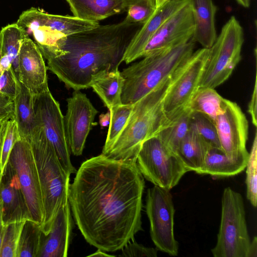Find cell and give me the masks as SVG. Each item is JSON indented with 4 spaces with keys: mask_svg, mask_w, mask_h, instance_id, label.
<instances>
[{
    "mask_svg": "<svg viewBox=\"0 0 257 257\" xmlns=\"http://www.w3.org/2000/svg\"><path fill=\"white\" fill-rule=\"evenodd\" d=\"M76 173L68 199L81 234L97 249L121 250L143 230L145 181L137 164L101 154L84 161Z\"/></svg>",
    "mask_w": 257,
    "mask_h": 257,
    "instance_id": "6da1fadb",
    "label": "cell"
},
{
    "mask_svg": "<svg viewBox=\"0 0 257 257\" xmlns=\"http://www.w3.org/2000/svg\"><path fill=\"white\" fill-rule=\"evenodd\" d=\"M137 25L124 20L99 25L64 37L53 49L41 52L47 69L67 88H88L93 76L119 67L128 44L139 29H136Z\"/></svg>",
    "mask_w": 257,
    "mask_h": 257,
    "instance_id": "7a4b0ae2",
    "label": "cell"
},
{
    "mask_svg": "<svg viewBox=\"0 0 257 257\" xmlns=\"http://www.w3.org/2000/svg\"><path fill=\"white\" fill-rule=\"evenodd\" d=\"M173 75L134 104L124 129L111 148L104 155L114 160L136 163L142 144L157 136L169 120L164 111L163 102Z\"/></svg>",
    "mask_w": 257,
    "mask_h": 257,
    "instance_id": "3957f363",
    "label": "cell"
},
{
    "mask_svg": "<svg viewBox=\"0 0 257 257\" xmlns=\"http://www.w3.org/2000/svg\"><path fill=\"white\" fill-rule=\"evenodd\" d=\"M195 42L187 43L155 53L124 68L121 99L133 104L169 79L194 52Z\"/></svg>",
    "mask_w": 257,
    "mask_h": 257,
    "instance_id": "277c9868",
    "label": "cell"
},
{
    "mask_svg": "<svg viewBox=\"0 0 257 257\" xmlns=\"http://www.w3.org/2000/svg\"><path fill=\"white\" fill-rule=\"evenodd\" d=\"M27 140L32 149L39 179L44 207L41 228L46 235L50 231L60 208L68 202L70 175L62 168L37 117L35 126Z\"/></svg>",
    "mask_w": 257,
    "mask_h": 257,
    "instance_id": "5b68a950",
    "label": "cell"
},
{
    "mask_svg": "<svg viewBox=\"0 0 257 257\" xmlns=\"http://www.w3.org/2000/svg\"><path fill=\"white\" fill-rule=\"evenodd\" d=\"M250 240L242 195L230 187L221 198V216L217 242L211 249L214 257H246Z\"/></svg>",
    "mask_w": 257,
    "mask_h": 257,
    "instance_id": "8992f818",
    "label": "cell"
},
{
    "mask_svg": "<svg viewBox=\"0 0 257 257\" xmlns=\"http://www.w3.org/2000/svg\"><path fill=\"white\" fill-rule=\"evenodd\" d=\"M243 31L239 22L231 16L222 28L210 49L200 87L215 88L225 81L241 60Z\"/></svg>",
    "mask_w": 257,
    "mask_h": 257,
    "instance_id": "52a82bcc",
    "label": "cell"
},
{
    "mask_svg": "<svg viewBox=\"0 0 257 257\" xmlns=\"http://www.w3.org/2000/svg\"><path fill=\"white\" fill-rule=\"evenodd\" d=\"M136 164L144 178L168 190L176 186L188 172L178 156L167 148L157 136L142 144Z\"/></svg>",
    "mask_w": 257,
    "mask_h": 257,
    "instance_id": "ba28073f",
    "label": "cell"
},
{
    "mask_svg": "<svg viewBox=\"0 0 257 257\" xmlns=\"http://www.w3.org/2000/svg\"><path fill=\"white\" fill-rule=\"evenodd\" d=\"M146 210L150 224V235L158 250L172 256L178 253L174 235L175 210L170 190L154 185L147 191Z\"/></svg>",
    "mask_w": 257,
    "mask_h": 257,
    "instance_id": "9c48e42d",
    "label": "cell"
},
{
    "mask_svg": "<svg viewBox=\"0 0 257 257\" xmlns=\"http://www.w3.org/2000/svg\"><path fill=\"white\" fill-rule=\"evenodd\" d=\"M210 53L209 48L194 51L177 70L163 102V109L170 118L187 107L200 88V83Z\"/></svg>",
    "mask_w": 257,
    "mask_h": 257,
    "instance_id": "30bf717a",
    "label": "cell"
},
{
    "mask_svg": "<svg viewBox=\"0 0 257 257\" xmlns=\"http://www.w3.org/2000/svg\"><path fill=\"white\" fill-rule=\"evenodd\" d=\"M35 114L49 142L54 148L64 170L69 175L76 172L70 159V150L66 136L64 115L59 103L48 86L33 95Z\"/></svg>",
    "mask_w": 257,
    "mask_h": 257,
    "instance_id": "8fae6325",
    "label": "cell"
},
{
    "mask_svg": "<svg viewBox=\"0 0 257 257\" xmlns=\"http://www.w3.org/2000/svg\"><path fill=\"white\" fill-rule=\"evenodd\" d=\"M8 163L18 178L32 220L41 226L44 207L38 175L29 143L20 138L9 155Z\"/></svg>",
    "mask_w": 257,
    "mask_h": 257,
    "instance_id": "7c38bea8",
    "label": "cell"
},
{
    "mask_svg": "<svg viewBox=\"0 0 257 257\" xmlns=\"http://www.w3.org/2000/svg\"><path fill=\"white\" fill-rule=\"evenodd\" d=\"M33 25V35L40 45L53 48L68 36L94 28L98 22L84 21L74 16L49 14L32 7L19 17Z\"/></svg>",
    "mask_w": 257,
    "mask_h": 257,
    "instance_id": "4fadbf2b",
    "label": "cell"
},
{
    "mask_svg": "<svg viewBox=\"0 0 257 257\" xmlns=\"http://www.w3.org/2000/svg\"><path fill=\"white\" fill-rule=\"evenodd\" d=\"M215 125L221 148L227 156L234 161H247L248 123L239 105L224 98Z\"/></svg>",
    "mask_w": 257,
    "mask_h": 257,
    "instance_id": "5bb4252c",
    "label": "cell"
},
{
    "mask_svg": "<svg viewBox=\"0 0 257 257\" xmlns=\"http://www.w3.org/2000/svg\"><path fill=\"white\" fill-rule=\"evenodd\" d=\"M66 101L67 110L64 116L66 136L70 151L78 156L83 153L98 111L80 90H74Z\"/></svg>",
    "mask_w": 257,
    "mask_h": 257,
    "instance_id": "9a60e30c",
    "label": "cell"
},
{
    "mask_svg": "<svg viewBox=\"0 0 257 257\" xmlns=\"http://www.w3.org/2000/svg\"><path fill=\"white\" fill-rule=\"evenodd\" d=\"M195 24L191 2L165 22L150 39L141 58L164 51L191 40Z\"/></svg>",
    "mask_w": 257,
    "mask_h": 257,
    "instance_id": "2e32d148",
    "label": "cell"
},
{
    "mask_svg": "<svg viewBox=\"0 0 257 257\" xmlns=\"http://www.w3.org/2000/svg\"><path fill=\"white\" fill-rule=\"evenodd\" d=\"M44 58L29 36L22 41L18 58V78L33 95L48 86V69Z\"/></svg>",
    "mask_w": 257,
    "mask_h": 257,
    "instance_id": "e0dca14e",
    "label": "cell"
},
{
    "mask_svg": "<svg viewBox=\"0 0 257 257\" xmlns=\"http://www.w3.org/2000/svg\"><path fill=\"white\" fill-rule=\"evenodd\" d=\"M0 207L3 225L32 220L18 178L8 162L0 183Z\"/></svg>",
    "mask_w": 257,
    "mask_h": 257,
    "instance_id": "ac0fdd59",
    "label": "cell"
},
{
    "mask_svg": "<svg viewBox=\"0 0 257 257\" xmlns=\"http://www.w3.org/2000/svg\"><path fill=\"white\" fill-rule=\"evenodd\" d=\"M190 2V0H169L157 9L133 36L125 50L122 61L128 64L141 58L144 47L155 33L169 18Z\"/></svg>",
    "mask_w": 257,
    "mask_h": 257,
    "instance_id": "d6986e66",
    "label": "cell"
},
{
    "mask_svg": "<svg viewBox=\"0 0 257 257\" xmlns=\"http://www.w3.org/2000/svg\"><path fill=\"white\" fill-rule=\"evenodd\" d=\"M70 211L68 202L58 211L49 233H42L37 257L67 256L72 226Z\"/></svg>",
    "mask_w": 257,
    "mask_h": 257,
    "instance_id": "ffe728a7",
    "label": "cell"
},
{
    "mask_svg": "<svg viewBox=\"0 0 257 257\" xmlns=\"http://www.w3.org/2000/svg\"><path fill=\"white\" fill-rule=\"evenodd\" d=\"M195 30L191 40L203 48H210L216 38L215 18L217 7L213 0H190Z\"/></svg>",
    "mask_w": 257,
    "mask_h": 257,
    "instance_id": "44dd1931",
    "label": "cell"
},
{
    "mask_svg": "<svg viewBox=\"0 0 257 257\" xmlns=\"http://www.w3.org/2000/svg\"><path fill=\"white\" fill-rule=\"evenodd\" d=\"M73 16L98 22L125 11L126 0H66Z\"/></svg>",
    "mask_w": 257,
    "mask_h": 257,
    "instance_id": "7402d4cb",
    "label": "cell"
},
{
    "mask_svg": "<svg viewBox=\"0 0 257 257\" xmlns=\"http://www.w3.org/2000/svg\"><path fill=\"white\" fill-rule=\"evenodd\" d=\"M212 147L190 126L182 141L177 155L188 171L200 174L208 150Z\"/></svg>",
    "mask_w": 257,
    "mask_h": 257,
    "instance_id": "603a6c76",
    "label": "cell"
},
{
    "mask_svg": "<svg viewBox=\"0 0 257 257\" xmlns=\"http://www.w3.org/2000/svg\"><path fill=\"white\" fill-rule=\"evenodd\" d=\"M123 84L124 79L117 68L111 71L101 72L93 76L90 87L110 110L122 104L121 96Z\"/></svg>",
    "mask_w": 257,
    "mask_h": 257,
    "instance_id": "cb8c5ba5",
    "label": "cell"
},
{
    "mask_svg": "<svg viewBox=\"0 0 257 257\" xmlns=\"http://www.w3.org/2000/svg\"><path fill=\"white\" fill-rule=\"evenodd\" d=\"M15 117L21 138L28 140L36 123L33 95L18 80L14 98Z\"/></svg>",
    "mask_w": 257,
    "mask_h": 257,
    "instance_id": "d4e9b609",
    "label": "cell"
},
{
    "mask_svg": "<svg viewBox=\"0 0 257 257\" xmlns=\"http://www.w3.org/2000/svg\"><path fill=\"white\" fill-rule=\"evenodd\" d=\"M247 161H234L221 149L211 147L208 150L200 174H208L218 179L233 176L245 169Z\"/></svg>",
    "mask_w": 257,
    "mask_h": 257,
    "instance_id": "484cf974",
    "label": "cell"
},
{
    "mask_svg": "<svg viewBox=\"0 0 257 257\" xmlns=\"http://www.w3.org/2000/svg\"><path fill=\"white\" fill-rule=\"evenodd\" d=\"M192 111L189 106L171 118L157 136L169 150L177 155L180 144L190 128Z\"/></svg>",
    "mask_w": 257,
    "mask_h": 257,
    "instance_id": "4316f807",
    "label": "cell"
},
{
    "mask_svg": "<svg viewBox=\"0 0 257 257\" xmlns=\"http://www.w3.org/2000/svg\"><path fill=\"white\" fill-rule=\"evenodd\" d=\"M29 36L17 23L9 24L0 31L1 55H7L11 60L12 67L18 78V58L22 41Z\"/></svg>",
    "mask_w": 257,
    "mask_h": 257,
    "instance_id": "83f0119b",
    "label": "cell"
},
{
    "mask_svg": "<svg viewBox=\"0 0 257 257\" xmlns=\"http://www.w3.org/2000/svg\"><path fill=\"white\" fill-rule=\"evenodd\" d=\"M224 99L214 88L200 87L188 106L192 112L204 114L215 124L216 117L221 110Z\"/></svg>",
    "mask_w": 257,
    "mask_h": 257,
    "instance_id": "f1b7e54d",
    "label": "cell"
},
{
    "mask_svg": "<svg viewBox=\"0 0 257 257\" xmlns=\"http://www.w3.org/2000/svg\"><path fill=\"white\" fill-rule=\"evenodd\" d=\"M42 233L39 224L32 220H25L20 234L17 257H37Z\"/></svg>",
    "mask_w": 257,
    "mask_h": 257,
    "instance_id": "f546056e",
    "label": "cell"
},
{
    "mask_svg": "<svg viewBox=\"0 0 257 257\" xmlns=\"http://www.w3.org/2000/svg\"><path fill=\"white\" fill-rule=\"evenodd\" d=\"M133 104H121L109 110L110 122L106 139L102 149V154L105 155L117 140L131 115Z\"/></svg>",
    "mask_w": 257,
    "mask_h": 257,
    "instance_id": "4dcf8cb0",
    "label": "cell"
},
{
    "mask_svg": "<svg viewBox=\"0 0 257 257\" xmlns=\"http://www.w3.org/2000/svg\"><path fill=\"white\" fill-rule=\"evenodd\" d=\"M156 10L154 0H126L124 20L130 24H144Z\"/></svg>",
    "mask_w": 257,
    "mask_h": 257,
    "instance_id": "1f68e13d",
    "label": "cell"
},
{
    "mask_svg": "<svg viewBox=\"0 0 257 257\" xmlns=\"http://www.w3.org/2000/svg\"><path fill=\"white\" fill-rule=\"evenodd\" d=\"M246 198L251 204L257 205V134L255 133L254 139L245 167Z\"/></svg>",
    "mask_w": 257,
    "mask_h": 257,
    "instance_id": "d6a6232c",
    "label": "cell"
},
{
    "mask_svg": "<svg viewBox=\"0 0 257 257\" xmlns=\"http://www.w3.org/2000/svg\"><path fill=\"white\" fill-rule=\"evenodd\" d=\"M190 125L212 147L221 149L215 124L206 116L192 112Z\"/></svg>",
    "mask_w": 257,
    "mask_h": 257,
    "instance_id": "836d02e7",
    "label": "cell"
},
{
    "mask_svg": "<svg viewBox=\"0 0 257 257\" xmlns=\"http://www.w3.org/2000/svg\"><path fill=\"white\" fill-rule=\"evenodd\" d=\"M24 222H15L4 225L0 257H17L19 239Z\"/></svg>",
    "mask_w": 257,
    "mask_h": 257,
    "instance_id": "e575fe53",
    "label": "cell"
},
{
    "mask_svg": "<svg viewBox=\"0 0 257 257\" xmlns=\"http://www.w3.org/2000/svg\"><path fill=\"white\" fill-rule=\"evenodd\" d=\"M20 138L17 124L15 119L9 121L6 136L4 142L0 159V172H2L8 161L10 152L16 141Z\"/></svg>",
    "mask_w": 257,
    "mask_h": 257,
    "instance_id": "d590c367",
    "label": "cell"
},
{
    "mask_svg": "<svg viewBox=\"0 0 257 257\" xmlns=\"http://www.w3.org/2000/svg\"><path fill=\"white\" fill-rule=\"evenodd\" d=\"M121 250L120 256L156 257L158 250L156 248L146 247L139 244L134 239L127 242Z\"/></svg>",
    "mask_w": 257,
    "mask_h": 257,
    "instance_id": "8d00e7d4",
    "label": "cell"
},
{
    "mask_svg": "<svg viewBox=\"0 0 257 257\" xmlns=\"http://www.w3.org/2000/svg\"><path fill=\"white\" fill-rule=\"evenodd\" d=\"M18 80L12 66L5 70L0 76V92L14 99Z\"/></svg>",
    "mask_w": 257,
    "mask_h": 257,
    "instance_id": "74e56055",
    "label": "cell"
},
{
    "mask_svg": "<svg viewBox=\"0 0 257 257\" xmlns=\"http://www.w3.org/2000/svg\"><path fill=\"white\" fill-rule=\"evenodd\" d=\"M15 117L14 99L0 92V118Z\"/></svg>",
    "mask_w": 257,
    "mask_h": 257,
    "instance_id": "f35d334b",
    "label": "cell"
},
{
    "mask_svg": "<svg viewBox=\"0 0 257 257\" xmlns=\"http://www.w3.org/2000/svg\"><path fill=\"white\" fill-rule=\"evenodd\" d=\"M256 75H255L254 86L248 106V112L249 113L251 121L254 126L257 125V81Z\"/></svg>",
    "mask_w": 257,
    "mask_h": 257,
    "instance_id": "ab89813d",
    "label": "cell"
},
{
    "mask_svg": "<svg viewBox=\"0 0 257 257\" xmlns=\"http://www.w3.org/2000/svg\"><path fill=\"white\" fill-rule=\"evenodd\" d=\"M11 118L8 117L0 118V159L4 142L6 136L9 121Z\"/></svg>",
    "mask_w": 257,
    "mask_h": 257,
    "instance_id": "60d3db41",
    "label": "cell"
},
{
    "mask_svg": "<svg viewBox=\"0 0 257 257\" xmlns=\"http://www.w3.org/2000/svg\"><path fill=\"white\" fill-rule=\"evenodd\" d=\"M12 66V62L7 55L0 56V76L6 69Z\"/></svg>",
    "mask_w": 257,
    "mask_h": 257,
    "instance_id": "b9f144b4",
    "label": "cell"
},
{
    "mask_svg": "<svg viewBox=\"0 0 257 257\" xmlns=\"http://www.w3.org/2000/svg\"><path fill=\"white\" fill-rule=\"evenodd\" d=\"M257 256V238L255 236L250 241L246 257H256Z\"/></svg>",
    "mask_w": 257,
    "mask_h": 257,
    "instance_id": "7bdbcfd3",
    "label": "cell"
},
{
    "mask_svg": "<svg viewBox=\"0 0 257 257\" xmlns=\"http://www.w3.org/2000/svg\"><path fill=\"white\" fill-rule=\"evenodd\" d=\"M99 123L101 128L107 126L110 122V114L109 111L105 113H101L99 116Z\"/></svg>",
    "mask_w": 257,
    "mask_h": 257,
    "instance_id": "ee69618b",
    "label": "cell"
},
{
    "mask_svg": "<svg viewBox=\"0 0 257 257\" xmlns=\"http://www.w3.org/2000/svg\"><path fill=\"white\" fill-rule=\"evenodd\" d=\"M105 251H103L100 249H98L95 252L91 254L88 255V256H97V257H114L115 255H111L105 252Z\"/></svg>",
    "mask_w": 257,
    "mask_h": 257,
    "instance_id": "f6af8a7d",
    "label": "cell"
},
{
    "mask_svg": "<svg viewBox=\"0 0 257 257\" xmlns=\"http://www.w3.org/2000/svg\"><path fill=\"white\" fill-rule=\"evenodd\" d=\"M237 3L244 8H248L250 5V0H236Z\"/></svg>",
    "mask_w": 257,
    "mask_h": 257,
    "instance_id": "bcb514c9",
    "label": "cell"
},
{
    "mask_svg": "<svg viewBox=\"0 0 257 257\" xmlns=\"http://www.w3.org/2000/svg\"><path fill=\"white\" fill-rule=\"evenodd\" d=\"M155 3V5L156 9H159L163 5H164L166 3H167L169 0H154Z\"/></svg>",
    "mask_w": 257,
    "mask_h": 257,
    "instance_id": "7dc6e473",
    "label": "cell"
},
{
    "mask_svg": "<svg viewBox=\"0 0 257 257\" xmlns=\"http://www.w3.org/2000/svg\"><path fill=\"white\" fill-rule=\"evenodd\" d=\"M4 230H5V226L2 225L0 227V250L1 248V246H2L3 238L4 233Z\"/></svg>",
    "mask_w": 257,
    "mask_h": 257,
    "instance_id": "c3c4849f",
    "label": "cell"
},
{
    "mask_svg": "<svg viewBox=\"0 0 257 257\" xmlns=\"http://www.w3.org/2000/svg\"><path fill=\"white\" fill-rule=\"evenodd\" d=\"M3 225L2 223V211L0 207V227Z\"/></svg>",
    "mask_w": 257,
    "mask_h": 257,
    "instance_id": "681fc988",
    "label": "cell"
},
{
    "mask_svg": "<svg viewBox=\"0 0 257 257\" xmlns=\"http://www.w3.org/2000/svg\"><path fill=\"white\" fill-rule=\"evenodd\" d=\"M2 172H0V183H1V178H2Z\"/></svg>",
    "mask_w": 257,
    "mask_h": 257,
    "instance_id": "f907efd6",
    "label": "cell"
}]
</instances>
